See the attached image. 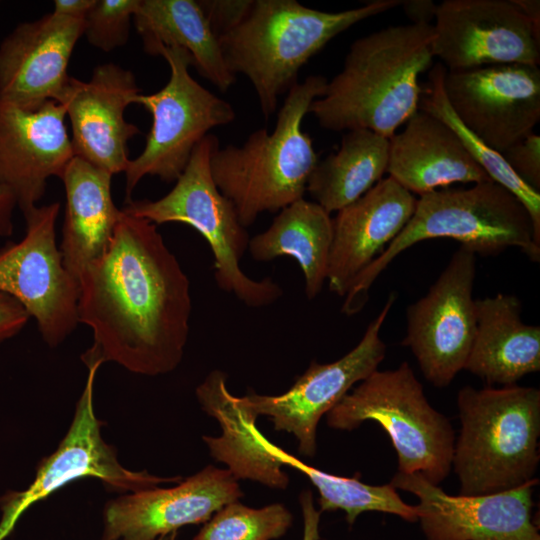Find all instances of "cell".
I'll return each mask as SVG.
<instances>
[{"label":"cell","instance_id":"10","mask_svg":"<svg viewBox=\"0 0 540 540\" xmlns=\"http://www.w3.org/2000/svg\"><path fill=\"white\" fill-rule=\"evenodd\" d=\"M59 209L52 202L25 212L24 237L0 249V293L25 308L51 348L79 324V282L65 268L56 242Z\"/></svg>","mask_w":540,"mask_h":540},{"label":"cell","instance_id":"4","mask_svg":"<svg viewBox=\"0 0 540 540\" xmlns=\"http://www.w3.org/2000/svg\"><path fill=\"white\" fill-rule=\"evenodd\" d=\"M327 79L310 75L295 84L277 114L273 131L252 132L239 146H219L210 159L214 184L234 206L244 227L265 212L276 213L304 198L318 155L302 123Z\"/></svg>","mask_w":540,"mask_h":540},{"label":"cell","instance_id":"28","mask_svg":"<svg viewBox=\"0 0 540 540\" xmlns=\"http://www.w3.org/2000/svg\"><path fill=\"white\" fill-rule=\"evenodd\" d=\"M389 138L367 129L349 130L340 147L318 161L306 187L329 214L353 203L387 171Z\"/></svg>","mask_w":540,"mask_h":540},{"label":"cell","instance_id":"36","mask_svg":"<svg viewBox=\"0 0 540 540\" xmlns=\"http://www.w3.org/2000/svg\"><path fill=\"white\" fill-rule=\"evenodd\" d=\"M299 502L303 517L302 540H320L319 524L321 512L316 509L313 494L310 490H304L299 496Z\"/></svg>","mask_w":540,"mask_h":540},{"label":"cell","instance_id":"30","mask_svg":"<svg viewBox=\"0 0 540 540\" xmlns=\"http://www.w3.org/2000/svg\"><path fill=\"white\" fill-rule=\"evenodd\" d=\"M445 73L446 69L442 64L433 67L427 86L422 89L419 110L428 112L449 126L489 178L509 190L523 203L532 219L535 240L540 244V192L525 184L509 167L501 153L487 146L457 118L444 93Z\"/></svg>","mask_w":540,"mask_h":540},{"label":"cell","instance_id":"24","mask_svg":"<svg viewBox=\"0 0 540 540\" xmlns=\"http://www.w3.org/2000/svg\"><path fill=\"white\" fill-rule=\"evenodd\" d=\"M112 176L74 156L60 177L66 204L59 248L65 268L77 280L107 249L122 214L112 199Z\"/></svg>","mask_w":540,"mask_h":540},{"label":"cell","instance_id":"35","mask_svg":"<svg viewBox=\"0 0 540 540\" xmlns=\"http://www.w3.org/2000/svg\"><path fill=\"white\" fill-rule=\"evenodd\" d=\"M30 318L28 312L17 300L0 293V343L17 335Z\"/></svg>","mask_w":540,"mask_h":540},{"label":"cell","instance_id":"12","mask_svg":"<svg viewBox=\"0 0 540 540\" xmlns=\"http://www.w3.org/2000/svg\"><path fill=\"white\" fill-rule=\"evenodd\" d=\"M475 276L476 254L460 246L428 292L406 309L401 344L436 387L448 386L470 354L477 323Z\"/></svg>","mask_w":540,"mask_h":540},{"label":"cell","instance_id":"26","mask_svg":"<svg viewBox=\"0 0 540 540\" xmlns=\"http://www.w3.org/2000/svg\"><path fill=\"white\" fill-rule=\"evenodd\" d=\"M133 20L147 54L156 56L161 48L179 47L190 54L200 76L221 92L235 83L197 0H140Z\"/></svg>","mask_w":540,"mask_h":540},{"label":"cell","instance_id":"6","mask_svg":"<svg viewBox=\"0 0 540 540\" xmlns=\"http://www.w3.org/2000/svg\"><path fill=\"white\" fill-rule=\"evenodd\" d=\"M457 407L461 429L452 468L461 495L505 491L535 478L540 459L538 388L464 386Z\"/></svg>","mask_w":540,"mask_h":540},{"label":"cell","instance_id":"15","mask_svg":"<svg viewBox=\"0 0 540 540\" xmlns=\"http://www.w3.org/2000/svg\"><path fill=\"white\" fill-rule=\"evenodd\" d=\"M443 89L463 125L501 154L533 133L540 120L538 66L505 64L446 71Z\"/></svg>","mask_w":540,"mask_h":540},{"label":"cell","instance_id":"8","mask_svg":"<svg viewBox=\"0 0 540 540\" xmlns=\"http://www.w3.org/2000/svg\"><path fill=\"white\" fill-rule=\"evenodd\" d=\"M331 428L352 431L373 420L388 434L398 472L419 473L439 485L452 469L455 434L449 419L428 402L407 362L376 370L359 382L327 414Z\"/></svg>","mask_w":540,"mask_h":540},{"label":"cell","instance_id":"23","mask_svg":"<svg viewBox=\"0 0 540 540\" xmlns=\"http://www.w3.org/2000/svg\"><path fill=\"white\" fill-rule=\"evenodd\" d=\"M476 309V332L464 370L489 385L504 386L540 370V326L523 322L517 296L476 299Z\"/></svg>","mask_w":540,"mask_h":540},{"label":"cell","instance_id":"32","mask_svg":"<svg viewBox=\"0 0 540 540\" xmlns=\"http://www.w3.org/2000/svg\"><path fill=\"white\" fill-rule=\"evenodd\" d=\"M140 0H95L84 20L83 36L93 47L111 52L129 38Z\"/></svg>","mask_w":540,"mask_h":540},{"label":"cell","instance_id":"41","mask_svg":"<svg viewBox=\"0 0 540 540\" xmlns=\"http://www.w3.org/2000/svg\"><path fill=\"white\" fill-rule=\"evenodd\" d=\"M156 540H175V537L174 536H171L169 539H166V537H160Z\"/></svg>","mask_w":540,"mask_h":540},{"label":"cell","instance_id":"39","mask_svg":"<svg viewBox=\"0 0 540 540\" xmlns=\"http://www.w3.org/2000/svg\"><path fill=\"white\" fill-rule=\"evenodd\" d=\"M95 0H55L52 13L59 16L82 19L85 17Z\"/></svg>","mask_w":540,"mask_h":540},{"label":"cell","instance_id":"14","mask_svg":"<svg viewBox=\"0 0 540 540\" xmlns=\"http://www.w3.org/2000/svg\"><path fill=\"white\" fill-rule=\"evenodd\" d=\"M433 30L432 53L446 71L540 63V31L512 0H445Z\"/></svg>","mask_w":540,"mask_h":540},{"label":"cell","instance_id":"22","mask_svg":"<svg viewBox=\"0 0 540 540\" xmlns=\"http://www.w3.org/2000/svg\"><path fill=\"white\" fill-rule=\"evenodd\" d=\"M386 173L421 196L455 183L491 180L472 159L456 133L440 119L418 110L404 129L389 138Z\"/></svg>","mask_w":540,"mask_h":540},{"label":"cell","instance_id":"1","mask_svg":"<svg viewBox=\"0 0 540 540\" xmlns=\"http://www.w3.org/2000/svg\"><path fill=\"white\" fill-rule=\"evenodd\" d=\"M78 281V320L93 334L81 355L86 367L113 362L158 376L179 366L190 329V282L157 225L122 211L107 249Z\"/></svg>","mask_w":540,"mask_h":540},{"label":"cell","instance_id":"25","mask_svg":"<svg viewBox=\"0 0 540 540\" xmlns=\"http://www.w3.org/2000/svg\"><path fill=\"white\" fill-rule=\"evenodd\" d=\"M227 375L210 372L196 388L202 409L219 423L222 434L203 436L210 455L224 463L237 480H251L269 488L286 489L289 476L283 466L270 455L256 437V417L243 397L230 393Z\"/></svg>","mask_w":540,"mask_h":540},{"label":"cell","instance_id":"40","mask_svg":"<svg viewBox=\"0 0 540 540\" xmlns=\"http://www.w3.org/2000/svg\"><path fill=\"white\" fill-rule=\"evenodd\" d=\"M512 2L532 22L534 27L540 31V2L538 0H512Z\"/></svg>","mask_w":540,"mask_h":540},{"label":"cell","instance_id":"13","mask_svg":"<svg viewBox=\"0 0 540 540\" xmlns=\"http://www.w3.org/2000/svg\"><path fill=\"white\" fill-rule=\"evenodd\" d=\"M397 294L391 292L379 312L368 324L359 343L346 355L332 363L312 361L295 383L280 395L243 396L256 418L270 417L276 431H286L298 440V451L306 457L316 454L317 426L352 387L366 379L386 355V344L380 330Z\"/></svg>","mask_w":540,"mask_h":540},{"label":"cell","instance_id":"18","mask_svg":"<svg viewBox=\"0 0 540 540\" xmlns=\"http://www.w3.org/2000/svg\"><path fill=\"white\" fill-rule=\"evenodd\" d=\"M140 94L132 71L114 63L96 66L88 81L71 77L60 103L70 120L74 156L111 175L125 172L128 141L141 132L126 121L125 110Z\"/></svg>","mask_w":540,"mask_h":540},{"label":"cell","instance_id":"2","mask_svg":"<svg viewBox=\"0 0 540 540\" xmlns=\"http://www.w3.org/2000/svg\"><path fill=\"white\" fill-rule=\"evenodd\" d=\"M433 25L383 28L355 40L343 67L310 105L318 124L390 138L419 110V76L432 64Z\"/></svg>","mask_w":540,"mask_h":540},{"label":"cell","instance_id":"17","mask_svg":"<svg viewBox=\"0 0 540 540\" xmlns=\"http://www.w3.org/2000/svg\"><path fill=\"white\" fill-rule=\"evenodd\" d=\"M243 497L228 469L208 465L173 487L128 492L109 501L102 540H156L189 525L207 522Z\"/></svg>","mask_w":540,"mask_h":540},{"label":"cell","instance_id":"5","mask_svg":"<svg viewBox=\"0 0 540 540\" xmlns=\"http://www.w3.org/2000/svg\"><path fill=\"white\" fill-rule=\"evenodd\" d=\"M435 238L454 239L482 256H496L516 247L531 261H540L532 219L509 190L492 180L468 188H440L417 197L412 217L356 278L341 311L346 315L359 312L374 281L398 255L418 242Z\"/></svg>","mask_w":540,"mask_h":540},{"label":"cell","instance_id":"7","mask_svg":"<svg viewBox=\"0 0 540 540\" xmlns=\"http://www.w3.org/2000/svg\"><path fill=\"white\" fill-rule=\"evenodd\" d=\"M219 146L208 134L194 149L170 192L158 200H127L122 211L155 225L181 223L195 229L208 243L214 259L217 286L252 308L268 306L283 294L271 278L254 280L240 261L249 246V234L233 204L218 190L210 171V159Z\"/></svg>","mask_w":540,"mask_h":540},{"label":"cell","instance_id":"20","mask_svg":"<svg viewBox=\"0 0 540 540\" xmlns=\"http://www.w3.org/2000/svg\"><path fill=\"white\" fill-rule=\"evenodd\" d=\"M63 104L33 110L0 102V186L24 214L37 206L50 177L60 178L74 157Z\"/></svg>","mask_w":540,"mask_h":540},{"label":"cell","instance_id":"33","mask_svg":"<svg viewBox=\"0 0 540 540\" xmlns=\"http://www.w3.org/2000/svg\"><path fill=\"white\" fill-rule=\"evenodd\" d=\"M513 172L540 192V137L531 133L502 153Z\"/></svg>","mask_w":540,"mask_h":540},{"label":"cell","instance_id":"11","mask_svg":"<svg viewBox=\"0 0 540 540\" xmlns=\"http://www.w3.org/2000/svg\"><path fill=\"white\" fill-rule=\"evenodd\" d=\"M101 365L87 367L85 387L77 401L71 425L57 449L42 459L34 480L27 489L1 499L0 540L13 530L22 514L33 504L46 499L67 484L95 478L112 491L135 492L182 478L159 477L149 472L132 471L121 465L116 449L102 437V422L94 409V382Z\"/></svg>","mask_w":540,"mask_h":540},{"label":"cell","instance_id":"34","mask_svg":"<svg viewBox=\"0 0 540 540\" xmlns=\"http://www.w3.org/2000/svg\"><path fill=\"white\" fill-rule=\"evenodd\" d=\"M215 36L219 39L246 17L253 0H197Z\"/></svg>","mask_w":540,"mask_h":540},{"label":"cell","instance_id":"38","mask_svg":"<svg viewBox=\"0 0 540 540\" xmlns=\"http://www.w3.org/2000/svg\"><path fill=\"white\" fill-rule=\"evenodd\" d=\"M17 207L14 196L0 186V238L10 237L14 232V210Z\"/></svg>","mask_w":540,"mask_h":540},{"label":"cell","instance_id":"27","mask_svg":"<svg viewBox=\"0 0 540 540\" xmlns=\"http://www.w3.org/2000/svg\"><path fill=\"white\" fill-rule=\"evenodd\" d=\"M333 236L330 214L304 198L278 212L271 225L250 238L248 250L258 262L289 256L299 264L305 280V294L314 299L327 277Z\"/></svg>","mask_w":540,"mask_h":540},{"label":"cell","instance_id":"16","mask_svg":"<svg viewBox=\"0 0 540 540\" xmlns=\"http://www.w3.org/2000/svg\"><path fill=\"white\" fill-rule=\"evenodd\" d=\"M539 479L482 495H450L419 473L397 472L390 485L415 495L427 540H540L532 520Z\"/></svg>","mask_w":540,"mask_h":540},{"label":"cell","instance_id":"3","mask_svg":"<svg viewBox=\"0 0 540 540\" xmlns=\"http://www.w3.org/2000/svg\"><path fill=\"white\" fill-rule=\"evenodd\" d=\"M401 2L376 0L328 12L296 0H253L243 21L218 40L229 70L249 79L267 120L275 113L279 97L298 83L299 70L310 58L338 34Z\"/></svg>","mask_w":540,"mask_h":540},{"label":"cell","instance_id":"37","mask_svg":"<svg viewBox=\"0 0 540 540\" xmlns=\"http://www.w3.org/2000/svg\"><path fill=\"white\" fill-rule=\"evenodd\" d=\"M401 5L412 24L431 25V20H435L438 4L432 0H406Z\"/></svg>","mask_w":540,"mask_h":540},{"label":"cell","instance_id":"19","mask_svg":"<svg viewBox=\"0 0 540 540\" xmlns=\"http://www.w3.org/2000/svg\"><path fill=\"white\" fill-rule=\"evenodd\" d=\"M83 32L84 20L52 12L18 24L0 43V102L27 110L47 101L60 103Z\"/></svg>","mask_w":540,"mask_h":540},{"label":"cell","instance_id":"9","mask_svg":"<svg viewBox=\"0 0 540 540\" xmlns=\"http://www.w3.org/2000/svg\"><path fill=\"white\" fill-rule=\"evenodd\" d=\"M169 65L166 85L155 93L140 94V104L151 114L152 125L143 151L130 159L125 173L126 200L145 176L175 182L196 146L216 127L232 123V105L200 85L189 73L190 54L179 47L158 51Z\"/></svg>","mask_w":540,"mask_h":540},{"label":"cell","instance_id":"31","mask_svg":"<svg viewBox=\"0 0 540 540\" xmlns=\"http://www.w3.org/2000/svg\"><path fill=\"white\" fill-rule=\"evenodd\" d=\"M292 522V514L283 504L251 508L235 501L214 513L193 540H274Z\"/></svg>","mask_w":540,"mask_h":540},{"label":"cell","instance_id":"21","mask_svg":"<svg viewBox=\"0 0 540 540\" xmlns=\"http://www.w3.org/2000/svg\"><path fill=\"white\" fill-rule=\"evenodd\" d=\"M416 202L415 195L388 176L337 211L326 277L331 292L346 296L356 278L406 226Z\"/></svg>","mask_w":540,"mask_h":540},{"label":"cell","instance_id":"29","mask_svg":"<svg viewBox=\"0 0 540 540\" xmlns=\"http://www.w3.org/2000/svg\"><path fill=\"white\" fill-rule=\"evenodd\" d=\"M256 437L264 449L282 466L292 467L304 474L319 494V511L342 510L346 521L352 525L357 517L369 511L389 513L405 521H418L417 506L404 502L397 489L390 484L370 485L362 482L357 473L354 477L334 475L307 465L299 458L277 446L256 428Z\"/></svg>","mask_w":540,"mask_h":540}]
</instances>
